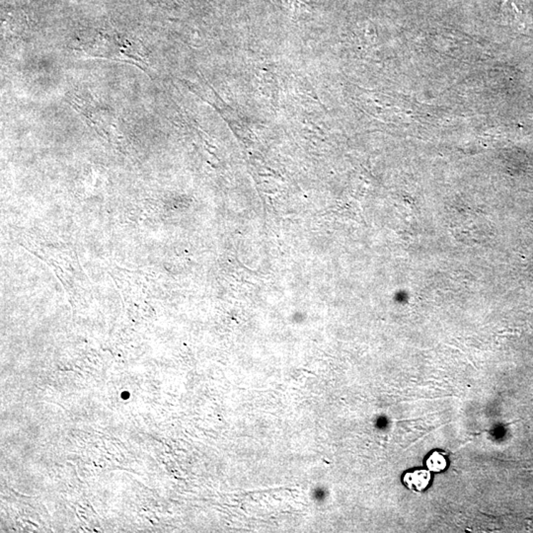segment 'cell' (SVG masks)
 Wrapping results in <instances>:
<instances>
[{"mask_svg":"<svg viewBox=\"0 0 533 533\" xmlns=\"http://www.w3.org/2000/svg\"><path fill=\"white\" fill-rule=\"evenodd\" d=\"M89 55L96 57H108L143 67L145 65V55L143 50L136 43H131L128 40L116 39V38L98 37L88 43L82 44L79 49Z\"/></svg>","mask_w":533,"mask_h":533,"instance_id":"cell-1","label":"cell"},{"mask_svg":"<svg viewBox=\"0 0 533 533\" xmlns=\"http://www.w3.org/2000/svg\"><path fill=\"white\" fill-rule=\"evenodd\" d=\"M432 481L431 471L428 469H409L403 474L404 486L411 491L424 492L428 489Z\"/></svg>","mask_w":533,"mask_h":533,"instance_id":"cell-2","label":"cell"},{"mask_svg":"<svg viewBox=\"0 0 533 533\" xmlns=\"http://www.w3.org/2000/svg\"><path fill=\"white\" fill-rule=\"evenodd\" d=\"M425 466L434 473H441L448 468V456L441 451H431L425 458Z\"/></svg>","mask_w":533,"mask_h":533,"instance_id":"cell-3","label":"cell"}]
</instances>
